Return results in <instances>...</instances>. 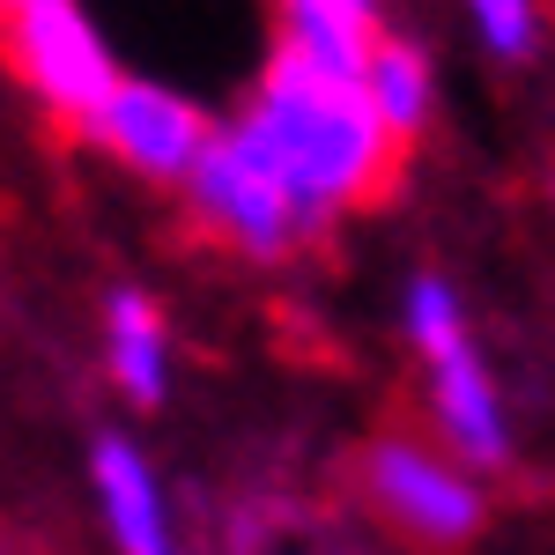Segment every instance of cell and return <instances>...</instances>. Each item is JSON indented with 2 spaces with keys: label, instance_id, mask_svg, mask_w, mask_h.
<instances>
[{
  "label": "cell",
  "instance_id": "obj_11",
  "mask_svg": "<svg viewBox=\"0 0 555 555\" xmlns=\"http://www.w3.org/2000/svg\"><path fill=\"white\" fill-rule=\"evenodd\" d=\"M15 8H30V0H8V15H15Z\"/></svg>",
  "mask_w": 555,
  "mask_h": 555
},
{
  "label": "cell",
  "instance_id": "obj_9",
  "mask_svg": "<svg viewBox=\"0 0 555 555\" xmlns=\"http://www.w3.org/2000/svg\"><path fill=\"white\" fill-rule=\"evenodd\" d=\"M363 89H371L378 119H385L392 133H400V141H408V133H423V119H429V67H423V52H415V44L378 38Z\"/></svg>",
  "mask_w": 555,
  "mask_h": 555
},
{
  "label": "cell",
  "instance_id": "obj_3",
  "mask_svg": "<svg viewBox=\"0 0 555 555\" xmlns=\"http://www.w3.org/2000/svg\"><path fill=\"white\" fill-rule=\"evenodd\" d=\"M8 23H15V67H23V82L38 89L52 112L96 127L127 75L112 67V52L96 38L89 8L82 0H30V8H15Z\"/></svg>",
  "mask_w": 555,
  "mask_h": 555
},
{
  "label": "cell",
  "instance_id": "obj_2",
  "mask_svg": "<svg viewBox=\"0 0 555 555\" xmlns=\"http://www.w3.org/2000/svg\"><path fill=\"white\" fill-rule=\"evenodd\" d=\"M408 334L415 348L429 356V385H437V415H444V437L467 452L474 467H496L504 452H512V437H504V408H496V385L481 378V363H474V341L467 326H460V304L444 282H415L408 289Z\"/></svg>",
  "mask_w": 555,
  "mask_h": 555
},
{
  "label": "cell",
  "instance_id": "obj_7",
  "mask_svg": "<svg viewBox=\"0 0 555 555\" xmlns=\"http://www.w3.org/2000/svg\"><path fill=\"white\" fill-rule=\"evenodd\" d=\"M89 467H96V496H104V518H112V541L119 548L127 555H178L171 518H164V489H156L149 460L133 452L127 437H96Z\"/></svg>",
  "mask_w": 555,
  "mask_h": 555
},
{
  "label": "cell",
  "instance_id": "obj_4",
  "mask_svg": "<svg viewBox=\"0 0 555 555\" xmlns=\"http://www.w3.org/2000/svg\"><path fill=\"white\" fill-rule=\"evenodd\" d=\"M185 193H193V208L208 215L222 237H237V245H245V253H259V259L289 253V237H297V230H311V222H304V208L289 201V185L259 164L253 141H245L237 127H222L208 141V156H201V171L185 178Z\"/></svg>",
  "mask_w": 555,
  "mask_h": 555
},
{
  "label": "cell",
  "instance_id": "obj_5",
  "mask_svg": "<svg viewBox=\"0 0 555 555\" xmlns=\"http://www.w3.org/2000/svg\"><path fill=\"white\" fill-rule=\"evenodd\" d=\"M89 133H104L112 156H127L141 178H164V185L201 171V156H208V141H215L208 112L185 104L164 82H119V96L104 104V119Z\"/></svg>",
  "mask_w": 555,
  "mask_h": 555
},
{
  "label": "cell",
  "instance_id": "obj_10",
  "mask_svg": "<svg viewBox=\"0 0 555 555\" xmlns=\"http://www.w3.org/2000/svg\"><path fill=\"white\" fill-rule=\"evenodd\" d=\"M474 8V30L481 44L496 52V60H526L533 38H541V15H533V0H467Z\"/></svg>",
  "mask_w": 555,
  "mask_h": 555
},
{
  "label": "cell",
  "instance_id": "obj_8",
  "mask_svg": "<svg viewBox=\"0 0 555 555\" xmlns=\"http://www.w3.org/2000/svg\"><path fill=\"white\" fill-rule=\"evenodd\" d=\"M112 378L141 408H156L164 385H171V371H164V319H156V304L133 297V289L112 297Z\"/></svg>",
  "mask_w": 555,
  "mask_h": 555
},
{
  "label": "cell",
  "instance_id": "obj_6",
  "mask_svg": "<svg viewBox=\"0 0 555 555\" xmlns=\"http://www.w3.org/2000/svg\"><path fill=\"white\" fill-rule=\"evenodd\" d=\"M371 496H378L408 533L444 541V548L467 541L474 526H481V496H474L467 474H452L444 460H429L423 444H400V437L371 452Z\"/></svg>",
  "mask_w": 555,
  "mask_h": 555
},
{
  "label": "cell",
  "instance_id": "obj_1",
  "mask_svg": "<svg viewBox=\"0 0 555 555\" xmlns=\"http://www.w3.org/2000/svg\"><path fill=\"white\" fill-rule=\"evenodd\" d=\"M237 133L253 141L259 164L289 185L304 222H326L334 208L378 193L385 171H392V141H400L378 119L371 89L356 75H334L319 60H304L297 44H274Z\"/></svg>",
  "mask_w": 555,
  "mask_h": 555
}]
</instances>
